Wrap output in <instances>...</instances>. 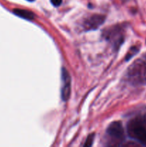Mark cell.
<instances>
[{
    "label": "cell",
    "instance_id": "1",
    "mask_svg": "<svg viewBox=\"0 0 146 147\" xmlns=\"http://www.w3.org/2000/svg\"><path fill=\"white\" fill-rule=\"evenodd\" d=\"M127 78L134 86L146 84V62L141 60L134 62L127 70Z\"/></svg>",
    "mask_w": 146,
    "mask_h": 147
},
{
    "label": "cell",
    "instance_id": "2",
    "mask_svg": "<svg viewBox=\"0 0 146 147\" xmlns=\"http://www.w3.org/2000/svg\"><path fill=\"white\" fill-rule=\"evenodd\" d=\"M127 134L132 139L146 146V119L135 118L127 126Z\"/></svg>",
    "mask_w": 146,
    "mask_h": 147
},
{
    "label": "cell",
    "instance_id": "3",
    "mask_svg": "<svg viewBox=\"0 0 146 147\" xmlns=\"http://www.w3.org/2000/svg\"><path fill=\"white\" fill-rule=\"evenodd\" d=\"M107 136L110 139L111 146H119L125 139V131L120 121H114L107 129Z\"/></svg>",
    "mask_w": 146,
    "mask_h": 147
},
{
    "label": "cell",
    "instance_id": "4",
    "mask_svg": "<svg viewBox=\"0 0 146 147\" xmlns=\"http://www.w3.org/2000/svg\"><path fill=\"white\" fill-rule=\"evenodd\" d=\"M104 37L112 43H113L115 48L120 47V45H122L124 40L123 30L121 27L118 26L113 27L106 30L104 32Z\"/></svg>",
    "mask_w": 146,
    "mask_h": 147
},
{
    "label": "cell",
    "instance_id": "5",
    "mask_svg": "<svg viewBox=\"0 0 146 147\" xmlns=\"http://www.w3.org/2000/svg\"><path fill=\"white\" fill-rule=\"evenodd\" d=\"M62 80L63 85L61 90V97L63 101H67L70 98L71 93V77L65 68L62 70Z\"/></svg>",
    "mask_w": 146,
    "mask_h": 147
},
{
    "label": "cell",
    "instance_id": "6",
    "mask_svg": "<svg viewBox=\"0 0 146 147\" xmlns=\"http://www.w3.org/2000/svg\"><path fill=\"white\" fill-rule=\"evenodd\" d=\"M104 20L105 17L102 14H93L84 20L83 26L86 30H96L104 23Z\"/></svg>",
    "mask_w": 146,
    "mask_h": 147
},
{
    "label": "cell",
    "instance_id": "7",
    "mask_svg": "<svg viewBox=\"0 0 146 147\" xmlns=\"http://www.w3.org/2000/svg\"><path fill=\"white\" fill-rule=\"evenodd\" d=\"M13 12L18 17L25 19L27 20H33L34 19V14L32 11L27 9H14Z\"/></svg>",
    "mask_w": 146,
    "mask_h": 147
},
{
    "label": "cell",
    "instance_id": "8",
    "mask_svg": "<svg viewBox=\"0 0 146 147\" xmlns=\"http://www.w3.org/2000/svg\"><path fill=\"white\" fill-rule=\"evenodd\" d=\"M94 134H91L87 136V139H86L85 142L84 144V147H90L92 146L93 144V141H94Z\"/></svg>",
    "mask_w": 146,
    "mask_h": 147
},
{
    "label": "cell",
    "instance_id": "9",
    "mask_svg": "<svg viewBox=\"0 0 146 147\" xmlns=\"http://www.w3.org/2000/svg\"><path fill=\"white\" fill-rule=\"evenodd\" d=\"M137 51H138V50L137 49V47H133V48H132L131 50H130V53H128V54L127 55V57H126V60H130V59L131 58V57H133V56L135 54Z\"/></svg>",
    "mask_w": 146,
    "mask_h": 147
},
{
    "label": "cell",
    "instance_id": "10",
    "mask_svg": "<svg viewBox=\"0 0 146 147\" xmlns=\"http://www.w3.org/2000/svg\"><path fill=\"white\" fill-rule=\"evenodd\" d=\"M51 3L54 6V7H59L62 4V0H50Z\"/></svg>",
    "mask_w": 146,
    "mask_h": 147
},
{
    "label": "cell",
    "instance_id": "11",
    "mask_svg": "<svg viewBox=\"0 0 146 147\" xmlns=\"http://www.w3.org/2000/svg\"><path fill=\"white\" fill-rule=\"evenodd\" d=\"M31 1H32V0H31Z\"/></svg>",
    "mask_w": 146,
    "mask_h": 147
},
{
    "label": "cell",
    "instance_id": "12",
    "mask_svg": "<svg viewBox=\"0 0 146 147\" xmlns=\"http://www.w3.org/2000/svg\"><path fill=\"white\" fill-rule=\"evenodd\" d=\"M145 119H146V117H145Z\"/></svg>",
    "mask_w": 146,
    "mask_h": 147
}]
</instances>
